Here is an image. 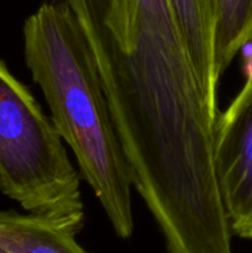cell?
Here are the masks:
<instances>
[{"mask_svg": "<svg viewBox=\"0 0 252 253\" xmlns=\"http://www.w3.org/2000/svg\"><path fill=\"white\" fill-rule=\"evenodd\" d=\"M0 191L25 212L77 236L80 175L39 101L0 59Z\"/></svg>", "mask_w": 252, "mask_h": 253, "instance_id": "cell-3", "label": "cell"}, {"mask_svg": "<svg viewBox=\"0 0 252 253\" xmlns=\"http://www.w3.org/2000/svg\"><path fill=\"white\" fill-rule=\"evenodd\" d=\"M0 248L10 253H89L76 234L34 213L0 211Z\"/></svg>", "mask_w": 252, "mask_h": 253, "instance_id": "cell-6", "label": "cell"}, {"mask_svg": "<svg viewBox=\"0 0 252 253\" xmlns=\"http://www.w3.org/2000/svg\"><path fill=\"white\" fill-rule=\"evenodd\" d=\"M0 253H10V252H7V251H4V249H1V248H0Z\"/></svg>", "mask_w": 252, "mask_h": 253, "instance_id": "cell-8", "label": "cell"}, {"mask_svg": "<svg viewBox=\"0 0 252 253\" xmlns=\"http://www.w3.org/2000/svg\"><path fill=\"white\" fill-rule=\"evenodd\" d=\"M184 33L205 101L215 117H220L218 87L221 79L215 70L214 58V0H169Z\"/></svg>", "mask_w": 252, "mask_h": 253, "instance_id": "cell-5", "label": "cell"}, {"mask_svg": "<svg viewBox=\"0 0 252 253\" xmlns=\"http://www.w3.org/2000/svg\"><path fill=\"white\" fill-rule=\"evenodd\" d=\"M217 168L233 236L252 240V64L217 122Z\"/></svg>", "mask_w": 252, "mask_h": 253, "instance_id": "cell-4", "label": "cell"}, {"mask_svg": "<svg viewBox=\"0 0 252 253\" xmlns=\"http://www.w3.org/2000/svg\"><path fill=\"white\" fill-rule=\"evenodd\" d=\"M24 59L82 178L120 239L134 233L132 179L89 43L73 10L42 1L22 27Z\"/></svg>", "mask_w": 252, "mask_h": 253, "instance_id": "cell-2", "label": "cell"}, {"mask_svg": "<svg viewBox=\"0 0 252 253\" xmlns=\"http://www.w3.org/2000/svg\"><path fill=\"white\" fill-rule=\"evenodd\" d=\"M50 1L65 3L83 30L132 185L166 253H233L217 168L218 117L171 1Z\"/></svg>", "mask_w": 252, "mask_h": 253, "instance_id": "cell-1", "label": "cell"}, {"mask_svg": "<svg viewBox=\"0 0 252 253\" xmlns=\"http://www.w3.org/2000/svg\"><path fill=\"white\" fill-rule=\"evenodd\" d=\"M214 58L221 79L239 52L252 43V0H214Z\"/></svg>", "mask_w": 252, "mask_h": 253, "instance_id": "cell-7", "label": "cell"}]
</instances>
